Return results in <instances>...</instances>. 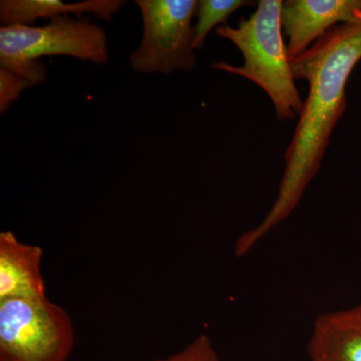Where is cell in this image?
Here are the masks:
<instances>
[{
    "label": "cell",
    "mask_w": 361,
    "mask_h": 361,
    "mask_svg": "<svg viewBox=\"0 0 361 361\" xmlns=\"http://www.w3.org/2000/svg\"><path fill=\"white\" fill-rule=\"evenodd\" d=\"M247 0H200L197 6V23L193 27V49H202L209 32L225 23L231 14L243 6H253Z\"/></svg>",
    "instance_id": "obj_10"
},
{
    "label": "cell",
    "mask_w": 361,
    "mask_h": 361,
    "mask_svg": "<svg viewBox=\"0 0 361 361\" xmlns=\"http://www.w3.org/2000/svg\"><path fill=\"white\" fill-rule=\"evenodd\" d=\"M360 59L361 14L350 23L334 26L291 61L294 78L307 80L310 90L285 152L276 199L262 221L237 239L238 257L247 255L300 203L319 172L330 135L345 111L346 85Z\"/></svg>",
    "instance_id": "obj_1"
},
{
    "label": "cell",
    "mask_w": 361,
    "mask_h": 361,
    "mask_svg": "<svg viewBox=\"0 0 361 361\" xmlns=\"http://www.w3.org/2000/svg\"><path fill=\"white\" fill-rule=\"evenodd\" d=\"M47 56H68L104 65L110 59L106 30L89 18L71 16H56L42 26L0 28V68Z\"/></svg>",
    "instance_id": "obj_5"
},
{
    "label": "cell",
    "mask_w": 361,
    "mask_h": 361,
    "mask_svg": "<svg viewBox=\"0 0 361 361\" xmlns=\"http://www.w3.org/2000/svg\"><path fill=\"white\" fill-rule=\"evenodd\" d=\"M30 87L32 85L28 80L0 68V113H6L13 102L18 101L21 92Z\"/></svg>",
    "instance_id": "obj_12"
},
{
    "label": "cell",
    "mask_w": 361,
    "mask_h": 361,
    "mask_svg": "<svg viewBox=\"0 0 361 361\" xmlns=\"http://www.w3.org/2000/svg\"><path fill=\"white\" fill-rule=\"evenodd\" d=\"M155 361H221L212 341L206 334H201L190 342L182 350L166 358Z\"/></svg>",
    "instance_id": "obj_11"
},
{
    "label": "cell",
    "mask_w": 361,
    "mask_h": 361,
    "mask_svg": "<svg viewBox=\"0 0 361 361\" xmlns=\"http://www.w3.org/2000/svg\"><path fill=\"white\" fill-rule=\"evenodd\" d=\"M282 4L281 0H260L255 13L249 18H242L236 27L219 26L216 35L238 47L244 65L235 66L219 61L213 63L212 68L257 85L272 101L278 120L286 121L299 118L304 101L297 90L282 35Z\"/></svg>",
    "instance_id": "obj_2"
},
{
    "label": "cell",
    "mask_w": 361,
    "mask_h": 361,
    "mask_svg": "<svg viewBox=\"0 0 361 361\" xmlns=\"http://www.w3.org/2000/svg\"><path fill=\"white\" fill-rule=\"evenodd\" d=\"M125 4L123 0H85L75 4H66L61 0H2L0 21L2 26H32L39 18L70 14L82 18L85 13H92L97 18L111 21Z\"/></svg>",
    "instance_id": "obj_9"
},
{
    "label": "cell",
    "mask_w": 361,
    "mask_h": 361,
    "mask_svg": "<svg viewBox=\"0 0 361 361\" xmlns=\"http://www.w3.org/2000/svg\"><path fill=\"white\" fill-rule=\"evenodd\" d=\"M142 18L141 44L130 56L137 73L191 71L196 66L192 20L196 0H135Z\"/></svg>",
    "instance_id": "obj_4"
},
{
    "label": "cell",
    "mask_w": 361,
    "mask_h": 361,
    "mask_svg": "<svg viewBox=\"0 0 361 361\" xmlns=\"http://www.w3.org/2000/svg\"><path fill=\"white\" fill-rule=\"evenodd\" d=\"M71 316L47 297L0 301V361H68Z\"/></svg>",
    "instance_id": "obj_3"
},
{
    "label": "cell",
    "mask_w": 361,
    "mask_h": 361,
    "mask_svg": "<svg viewBox=\"0 0 361 361\" xmlns=\"http://www.w3.org/2000/svg\"><path fill=\"white\" fill-rule=\"evenodd\" d=\"M361 14V0H286L281 23L288 37L290 61L307 51L334 26L350 23Z\"/></svg>",
    "instance_id": "obj_6"
},
{
    "label": "cell",
    "mask_w": 361,
    "mask_h": 361,
    "mask_svg": "<svg viewBox=\"0 0 361 361\" xmlns=\"http://www.w3.org/2000/svg\"><path fill=\"white\" fill-rule=\"evenodd\" d=\"M307 351L311 361H361V302L318 316Z\"/></svg>",
    "instance_id": "obj_8"
},
{
    "label": "cell",
    "mask_w": 361,
    "mask_h": 361,
    "mask_svg": "<svg viewBox=\"0 0 361 361\" xmlns=\"http://www.w3.org/2000/svg\"><path fill=\"white\" fill-rule=\"evenodd\" d=\"M42 255L40 247L23 243L13 232L0 233V301L47 296Z\"/></svg>",
    "instance_id": "obj_7"
}]
</instances>
